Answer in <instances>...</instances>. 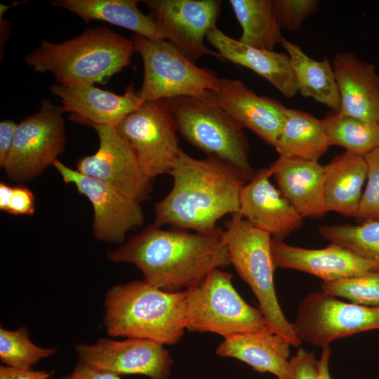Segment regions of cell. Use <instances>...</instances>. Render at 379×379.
I'll use <instances>...</instances> for the list:
<instances>
[{
  "label": "cell",
  "mask_w": 379,
  "mask_h": 379,
  "mask_svg": "<svg viewBox=\"0 0 379 379\" xmlns=\"http://www.w3.org/2000/svg\"><path fill=\"white\" fill-rule=\"evenodd\" d=\"M279 190L304 218L326 213L324 166L317 161L279 155L270 166Z\"/></svg>",
  "instance_id": "44dd1931"
},
{
  "label": "cell",
  "mask_w": 379,
  "mask_h": 379,
  "mask_svg": "<svg viewBox=\"0 0 379 379\" xmlns=\"http://www.w3.org/2000/svg\"><path fill=\"white\" fill-rule=\"evenodd\" d=\"M289 362L292 379H318L319 359L314 352L300 348Z\"/></svg>",
  "instance_id": "e575fe53"
},
{
  "label": "cell",
  "mask_w": 379,
  "mask_h": 379,
  "mask_svg": "<svg viewBox=\"0 0 379 379\" xmlns=\"http://www.w3.org/2000/svg\"><path fill=\"white\" fill-rule=\"evenodd\" d=\"M270 167L257 171L253 179L242 185L239 211L254 227L283 240L303 225V218L270 182Z\"/></svg>",
  "instance_id": "e0dca14e"
},
{
  "label": "cell",
  "mask_w": 379,
  "mask_h": 379,
  "mask_svg": "<svg viewBox=\"0 0 379 379\" xmlns=\"http://www.w3.org/2000/svg\"><path fill=\"white\" fill-rule=\"evenodd\" d=\"M333 69L341 100L339 112L379 121V76L375 66L340 52L334 56Z\"/></svg>",
  "instance_id": "ffe728a7"
},
{
  "label": "cell",
  "mask_w": 379,
  "mask_h": 379,
  "mask_svg": "<svg viewBox=\"0 0 379 379\" xmlns=\"http://www.w3.org/2000/svg\"><path fill=\"white\" fill-rule=\"evenodd\" d=\"M134 52L131 39L100 26L62 42L44 40L25 61L37 72L52 73L58 84L83 87L107 83L131 64Z\"/></svg>",
  "instance_id": "3957f363"
},
{
  "label": "cell",
  "mask_w": 379,
  "mask_h": 379,
  "mask_svg": "<svg viewBox=\"0 0 379 379\" xmlns=\"http://www.w3.org/2000/svg\"><path fill=\"white\" fill-rule=\"evenodd\" d=\"M298 339L324 348L338 338L379 329V307L343 302L324 291L308 293L291 324Z\"/></svg>",
  "instance_id": "8fae6325"
},
{
  "label": "cell",
  "mask_w": 379,
  "mask_h": 379,
  "mask_svg": "<svg viewBox=\"0 0 379 379\" xmlns=\"http://www.w3.org/2000/svg\"><path fill=\"white\" fill-rule=\"evenodd\" d=\"M115 128L131 146L147 178L170 173L182 149L167 100L145 102Z\"/></svg>",
  "instance_id": "30bf717a"
},
{
  "label": "cell",
  "mask_w": 379,
  "mask_h": 379,
  "mask_svg": "<svg viewBox=\"0 0 379 379\" xmlns=\"http://www.w3.org/2000/svg\"><path fill=\"white\" fill-rule=\"evenodd\" d=\"M149 17L163 38L192 63L208 55L223 60L208 48L204 39L217 27L220 0H144Z\"/></svg>",
  "instance_id": "7c38bea8"
},
{
  "label": "cell",
  "mask_w": 379,
  "mask_h": 379,
  "mask_svg": "<svg viewBox=\"0 0 379 379\" xmlns=\"http://www.w3.org/2000/svg\"><path fill=\"white\" fill-rule=\"evenodd\" d=\"M220 227L209 233L166 230L152 224L107 252L113 262L135 265L149 284L166 292L185 291L215 269L230 265Z\"/></svg>",
  "instance_id": "6da1fadb"
},
{
  "label": "cell",
  "mask_w": 379,
  "mask_h": 379,
  "mask_svg": "<svg viewBox=\"0 0 379 379\" xmlns=\"http://www.w3.org/2000/svg\"><path fill=\"white\" fill-rule=\"evenodd\" d=\"M131 40L143 62V81L138 93L145 102L202 97L217 88L219 77L214 72L197 67L167 41L135 33Z\"/></svg>",
  "instance_id": "ba28073f"
},
{
  "label": "cell",
  "mask_w": 379,
  "mask_h": 379,
  "mask_svg": "<svg viewBox=\"0 0 379 379\" xmlns=\"http://www.w3.org/2000/svg\"><path fill=\"white\" fill-rule=\"evenodd\" d=\"M20 3L19 2H15L13 4H12L11 6H6V5H4V4H1L0 5V17L2 18V15H4V13L11 7L12 6H15L16 5H18Z\"/></svg>",
  "instance_id": "b9f144b4"
},
{
  "label": "cell",
  "mask_w": 379,
  "mask_h": 379,
  "mask_svg": "<svg viewBox=\"0 0 379 379\" xmlns=\"http://www.w3.org/2000/svg\"><path fill=\"white\" fill-rule=\"evenodd\" d=\"M232 279L231 273L215 269L185 290L186 330L213 333L224 338L247 333H274L260 310L237 293Z\"/></svg>",
  "instance_id": "52a82bcc"
},
{
  "label": "cell",
  "mask_w": 379,
  "mask_h": 379,
  "mask_svg": "<svg viewBox=\"0 0 379 379\" xmlns=\"http://www.w3.org/2000/svg\"><path fill=\"white\" fill-rule=\"evenodd\" d=\"M229 3L242 29L240 43L270 51L281 44L284 37L273 11L272 0H230Z\"/></svg>",
  "instance_id": "83f0119b"
},
{
  "label": "cell",
  "mask_w": 379,
  "mask_h": 379,
  "mask_svg": "<svg viewBox=\"0 0 379 379\" xmlns=\"http://www.w3.org/2000/svg\"><path fill=\"white\" fill-rule=\"evenodd\" d=\"M104 325L112 337L178 343L186 330V291L166 292L144 280L112 286L104 300Z\"/></svg>",
  "instance_id": "277c9868"
},
{
  "label": "cell",
  "mask_w": 379,
  "mask_h": 379,
  "mask_svg": "<svg viewBox=\"0 0 379 379\" xmlns=\"http://www.w3.org/2000/svg\"><path fill=\"white\" fill-rule=\"evenodd\" d=\"M55 351V347L44 348L34 345L25 327L13 331L0 328V359L6 366L30 369L40 359L51 357Z\"/></svg>",
  "instance_id": "4dcf8cb0"
},
{
  "label": "cell",
  "mask_w": 379,
  "mask_h": 379,
  "mask_svg": "<svg viewBox=\"0 0 379 379\" xmlns=\"http://www.w3.org/2000/svg\"><path fill=\"white\" fill-rule=\"evenodd\" d=\"M18 124L10 119L0 122V167L4 166L11 149Z\"/></svg>",
  "instance_id": "74e56055"
},
{
  "label": "cell",
  "mask_w": 379,
  "mask_h": 379,
  "mask_svg": "<svg viewBox=\"0 0 379 379\" xmlns=\"http://www.w3.org/2000/svg\"><path fill=\"white\" fill-rule=\"evenodd\" d=\"M291 346L288 340L274 333H247L224 338L215 353L239 360L260 373H270L276 379H292Z\"/></svg>",
  "instance_id": "603a6c76"
},
{
  "label": "cell",
  "mask_w": 379,
  "mask_h": 379,
  "mask_svg": "<svg viewBox=\"0 0 379 379\" xmlns=\"http://www.w3.org/2000/svg\"><path fill=\"white\" fill-rule=\"evenodd\" d=\"M324 201L327 212L355 218L367 178L364 156L345 151L324 166Z\"/></svg>",
  "instance_id": "cb8c5ba5"
},
{
  "label": "cell",
  "mask_w": 379,
  "mask_h": 379,
  "mask_svg": "<svg viewBox=\"0 0 379 379\" xmlns=\"http://www.w3.org/2000/svg\"><path fill=\"white\" fill-rule=\"evenodd\" d=\"M323 291L351 302L379 307V272H370L333 281H322Z\"/></svg>",
  "instance_id": "1f68e13d"
},
{
  "label": "cell",
  "mask_w": 379,
  "mask_h": 379,
  "mask_svg": "<svg viewBox=\"0 0 379 379\" xmlns=\"http://www.w3.org/2000/svg\"><path fill=\"white\" fill-rule=\"evenodd\" d=\"M12 193L13 187L4 182H0V210L1 211L8 212Z\"/></svg>",
  "instance_id": "60d3db41"
},
{
  "label": "cell",
  "mask_w": 379,
  "mask_h": 379,
  "mask_svg": "<svg viewBox=\"0 0 379 379\" xmlns=\"http://www.w3.org/2000/svg\"><path fill=\"white\" fill-rule=\"evenodd\" d=\"M225 227L222 239L230 264L251 288L272 331L288 340L291 346L298 347L301 343L284 316L276 295L271 235L254 227L239 212L232 215Z\"/></svg>",
  "instance_id": "8992f818"
},
{
  "label": "cell",
  "mask_w": 379,
  "mask_h": 379,
  "mask_svg": "<svg viewBox=\"0 0 379 379\" xmlns=\"http://www.w3.org/2000/svg\"><path fill=\"white\" fill-rule=\"evenodd\" d=\"M320 234L331 243L373 261L379 272V220L359 225H321Z\"/></svg>",
  "instance_id": "f546056e"
},
{
  "label": "cell",
  "mask_w": 379,
  "mask_h": 379,
  "mask_svg": "<svg viewBox=\"0 0 379 379\" xmlns=\"http://www.w3.org/2000/svg\"><path fill=\"white\" fill-rule=\"evenodd\" d=\"M63 113L61 106L41 98L39 111L18 124L11 149L1 168L11 180L26 182L53 166L66 147Z\"/></svg>",
  "instance_id": "9c48e42d"
},
{
  "label": "cell",
  "mask_w": 379,
  "mask_h": 379,
  "mask_svg": "<svg viewBox=\"0 0 379 379\" xmlns=\"http://www.w3.org/2000/svg\"><path fill=\"white\" fill-rule=\"evenodd\" d=\"M331 354V350L329 346L322 348V352L319 359V376L318 379H331L328 363Z\"/></svg>",
  "instance_id": "ab89813d"
},
{
  "label": "cell",
  "mask_w": 379,
  "mask_h": 379,
  "mask_svg": "<svg viewBox=\"0 0 379 379\" xmlns=\"http://www.w3.org/2000/svg\"><path fill=\"white\" fill-rule=\"evenodd\" d=\"M60 379H121V375L97 368L78 360L72 373Z\"/></svg>",
  "instance_id": "8d00e7d4"
},
{
  "label": "cell",
  "mask_w": 379,
  "mask_h": 379,
  "mask_svg": "<svg viewBox=\"0 0 379 379\" xmlns=\"http://www.w3.org/2000/svg\"><path fill=\"white\" fill-rule=\"evenodd\" d=\"M138 0H53L51 4L68 10L84 20H102L150 39L165 40L149 15L138 7Z\"/></svg>",
  "instance_id": "d4e9b609"
},
{
  "label": "cell",
  "mask_w": 379,
  "mask_h": 379,
  "mask_svg": "<svg viewBox=\"0 0 379 379\" xmlns=\"http://www.w3.org/2000/svg\"><path fill=\"white\" fill-rule=\"evenodd\" d=\"M328 147L323 119L286 108L284 125L274 147L279 155L318 161Z\"/></svg>",
  "instance_id": "4316f807"
},
{
  "label": "cell",
  "mask_w": 379,
  "mask_h": 379,
  "mask_svg": "<svg viewBox=\"0 0 379 379\" xmlns=\"http://www.w3.org/2000/svg\"><path fill=\"white\" fill-rule=\"evenodd\" d=\"M53 166L65 183L74 185L78 192L91 203L93 232L98 240L121 245L128 232L144 224L145 215L140 203L103 181L69 168L58 159Z\"/></svg>",
  "instance_id": "5bb4252c"
},
{
  "label": "cell",
  "mask_w": 379,
  "mask_h": 379,
  "mask_svg": "<svg viewBox=\"0 0 379 379\" xmlns=\"http://www.w3.org/2000/svg\"><path fill=\"white\" fill-rule=\"evenodd\" d=\"M211 95L241 128H248L275 147L285 119L286 107L281 102L257 95L240 79L219 78Z\"/></svg>",
  "instance_id": "2e32d148"
},
{
  "label": "cell",
  "mask_w": 379,
  "mask_h": 379,
  "mask_svg": "<svg viewBox=\"0 0 379 379\" xmlns=\"http://www.w3.org/2000/svg\"><path fill=\"white\" fill-rule=\"evenodd\" d=\"M53 371L18 369L0 366V379H51Z\"/></svg>",
  "instance_id": "f35d334b"
},
{
  "label": "cell",
  "mask_w": 379,
  "mask_h": 379,
  "mask_svg": "<svg viewBox=\"0 0 379 379\" xmlns=\"http://www.w3.org/2000/svg\"><path fill=\"white\" fill-rule=\"evenodd\" d=\"M281 45L290 58L298 93L304 98H312L333 111L339 112L340 96L333 69L328 58L315 60L298 45L285 38Z\"/></svg>",
  "instance_id": "484cf974"
},
{
  "label": "cell",
  "mask_w": 379,
  "mask_h": 379,
  "mask_svg": "<svg viewBox=\"0 0 379 379\" xmlns=\"http://www.w3.org/2000/svg\"><path fill=\"white\" fill-rule=\"evenodd\" d=\"M367 182L356 220L359 223L379 220V147L364 155Z\"/></svg>",
  "instance_id": "d6a6232c"
},
{
  "label": "cell",
  "mask_w": 379,
  "mask_h": 379,
  "mask_svg": "<svg viewBox=\"0 0 379 379\" xmlns=\"http://www.w3.org/2000/svg\"><path fill=\"white\" fill-rule=\"evenodd\" d=\"M328 143L364 156L379 147V121H368L332 111L323 119Z\"/></svg>",
  "instance_id": "f1b7e54d"
},
{
  "label": "cell",
  "mask_w": 379,
  "mask_h": 379,
  "mask_svg": "<svg viewBox=\"0 0 379 379\" xmlns=\"http://www.w3.org/2000/svg\"><path fill=\"white\" fill-rule=\"evenodd\" d=\"M169 174L173 187L154 204V225L209 233L220 227L217 222L223 216L239 211L244 183L222 161L211 157L195 159L182 149Z\"/></svg>",
  "instance_id": "7a4b0ae2"
},
{
  "label": "cell",
  "mask_w": 379,
  "mask_h": 379,
  "mask_svg": "<svg viewBox=\"0 0 379 379\" xmlns=\"http://www.w3.org/2000/svg\"><path fill=\"white\" fill-rule=\"evenodd\" d=\"M178 132L193 146L228 165L244 183L256 171L248 159L249 142L241 128L220 107L211 93L206 96L166 99Z\"/></svg>",
  "instance_id": "5b68a950"
},
{
  "label": "cell",
  "mask_w": 379,
  "mask_h": 379,
  "mask_svg": "<svg viewBox=\"0 0 379 379\" xmlns=\"http://www.w3.org/2000/svg\"><path fill=\"white\" fill-rule=\"evenodd\" d=\"M91 126L98 136V149L95 153L80 158L76 170L106 182L138 203L148 199L152 180L142 171L128 142L114 126Z\"/></svg>",
  "instance_id": "4fadbf2b"
},
{
  "label": "cell",
  "mask_w": 379,
  "mask_h": 379,
  "mask_svg": "<svg viewBox=\"0 0 379 379\" xmlns=\"http://www.w3.org/2000/svg\"><path fill=\"white\" fill-rule=\"evenodd\" d=\"M50 91L60 99L64 113L72 114L71 120L89 126L115 127L145 102L135 91L133 83L126 86L123 95L100 89L95 85L70 87L55 84L51 86Z\"/></svg>",
  "instance_id": "ac0fdd59"
},
{
  "label": "cell",
  "mask_w": 379,
  "mask_h": 379,
  "mask_svg": "<svg viewBox=\"0 0 379 379\" xmlns=\"http://www.w3.org/2000/svg\"><path fill=\"white\" fill-rule=\"evenodd\" d=\"M271 252L275 268L300 270L317 276L322 281L376 272V265L373 261L333 243L324 248L309 249L272 237Z\"/></svg>",
  "instance_id": "d6986e66"
},
{
  "label": "cell",
  "mask_w": 379,
  "mask_h": 379,
  "mask_svg": "<svg viewBox=\"0 0 379 379\" xmlns=\"http://www.w3.org/2000/svg\"><path fill=\"white\" fill-rule=\"evenodd\" d=\"M75 350L79 360L121 376L141 375L149 379H168L174 363L164 345L147 339L100 338L93 345L78 344Z\"/></svg>",
  "instance_id": "9a60e30c"
},
{
  "label": "cell",
  "mask_w": 379,
  "mask_h": 379,
  "mask_svg": "<svg viewBox=\"0 0 379 379\" xmlns=\"http://www.w3.org/2000/svg\"><path fill=\"white\" fill-rule=\"evenodd\" d=\"M34 197L32 192L22 185L13 187L8 213L32 215L34 213Z\"/></svg>",
  "instance_id": "d590c367"
},
{
  "label": "cell",
  "mask_w": 379,
  "mask_h": 379,
  "mask_svg": "<svg viewBox=\"0 0 379 379\" xmlns=\"http://www.w3.org/2000/svg\"><path fill=\"white\" fill-rule=\"evenodd\" d=\"M318 0H272L273 11L281 28L300 30L304 21L319 9Z\"/></svg>",
  "instance_id": "836d02e7"
},
{
  "label": "cell",
  "mask_w": 379,
  "mask_h": 379,
  "mask_svg": "<svg viewBox=\"0 0 379 379\" xmlns=\"http://www.w3.org/2000/svg\"><path fill=\"white\" fill-rule=\"evenodd\" d=\"M206 39L218 50L223 60L249 68L266 79L286 98H292L298 93L288 54L249 47L218 27L211 30Z\"/></svg>",
  "instance_id": "7402d4cb"
}]
</instances>
